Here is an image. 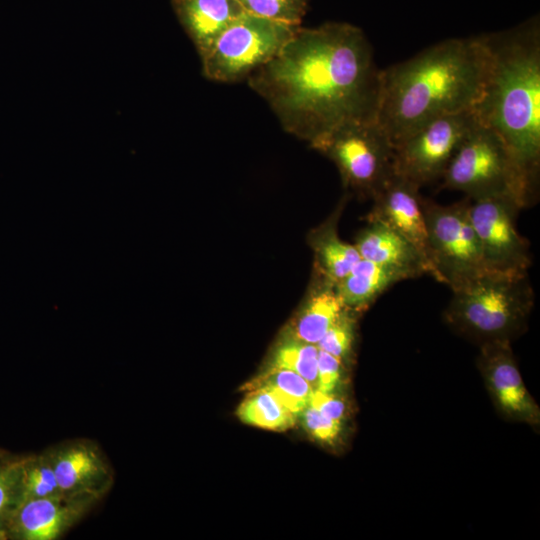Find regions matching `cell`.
<instances>
[{
    "instance_id": "21",
    "label": "cell",
    "mask_w": 540,
    "mask_h": 540,
    "mask_svg": "<svg viewBox=\"0 0 540 540\" xmlns=\"http://www.w3.org/2000/svg\"><path fill=\"white\" fill-rule=\"evenodd\" d=\"M315 249L325 278L336 284L361 259L355 245L342 241L333 226H327L315 239Z\"/></svg>"
},
{
    "instance_id": "4",
    "label": "cell",
    "mask_w": 540,
    "mask_h": 540,
    "mask_svg": "<svg viewBox=\"0 0 540 540\" xmlns=\"http://www.w3.org/2000/svg\"><path fill=\"white\" fill-rule=\"evenodd\" d=\"M443 319L479 346L510 341L527 328L534 292L526 274L486 271L452 290Z\"/></svg>"
},
{
    "instance_id": "28",
    "label": "cell",
    "mask_w": 540,
    "mask_h": 540,
    "mask_svg": "<svg viewBox=\"0 0 540 540\" xmlns=\"http://www.w3.org/2000/svg\"><path fill=\"white\" fill-rule=\"evenodd\" d=\"M341 372L342 361L319 349L316 389L326 393L334 392L340 382Z\"/></svg>"
},
{
    "instance_id": "12",
    "label": "cell",
    "mask_w": 540,
    "mask_h": 540,
    "mask_svg": "<svg viewBox=\"0 0 540 540\" xmlns=\"http://www.w3.org/2000/svg\"><path fill=\"white\" fill-rule=\"evenodd\" d=\"M61 494L99 501L114 483V471L101 448L74 439L47 449Z\"/></svg>"
},
{
    "instance_id": "23",
    "label": "cell",
    "mask_w": 540,
    "mask_h": 540,
    "mask_svg": "<svg viewBox=\"0 0 540 540\" xmlns=\"http://www.w3.org/2000/svg\"><path fill=\"white\" fill-rule=\"evenodd\" d=\"M25 456L0 455V528L24 501L23 463Z\"/></svg>"
},
{
    "instance_id": "7",
    "label": "cell",
    "mask_w": 540,
    "mask_h": 540,
    "mask_svg": "<svg viewBox=\"0 0 540 540\" xmlns=\"http://www.w3.org/2000/svg\"><path fill=\"white\" fill-rule=\"evenodd\" d=\"M433 278L451 290L488 271L470 220V199L450 205L421 200Z\"/></svg>"
},
{
    "instance_id": "25",
    "label": "cell",
    "mask_w": 540,
    "mask_h": 540,
    "mask_svg": "<svg viewBox=\"0 0 540 540\" xmlns=\"http://www.w3.org/2000/svg\"><path fill=\"white\" fill-rule=\"evenodd\" d=\"M238 1L248 13L293 25H301L308 5V0Z\"/></svg>"
},
{
    "instance_id": "9",
    "label": "cell",
    "mask_w": 540,
    "mask_h": 540,
    "mask_svg": "<svg viewBox=\"0 0 540 540\" xmlns=\"http://www.w3.org/2000/svg\"><path fill=\"white\" fill-rule=\"evenodd\" d=\"M472 110L438 117L394 147V174L419 188L442 178L456 150L476 124Z\"/></svg>"
},
{
    "instance_id": "27",
    "label": "cell",
    "mask_w": 540,
    "mask_h": 540,
    "mask_svg": "<svg viewBox=\"0 0 540 540\" xmlns=\"http://www.w3.org/2000/svg\"><path fill=\"white\" fill-rule=\"evenodd\" d=\"M299 417L305 431L320 442L332 443L341 432L342 422L326 417L311 405H308Z\"/></svg>"
},
{
    "instance_id": "2",
    "label": "cell",
    "mask_w": 540,
    "mask_h": 540,
    "mask_svg": "<svg viewBox=\"0 0 540 540\" xmlns=\"http://www.w3.org/2000/svg\"><path fill=\"white\" fill-rule=\"evenodd\" d=\"M488 68L484 35L452 38L381 69L376 121L395 147L430 121L469 111Z\"/></svg>"
},
{
    "instance_id": "6",
    "label": "cell",
    "mask_w": 540,
    "mask_h": 540,
    "mask_svg": "<svg viewBox=\"0 0 540 540\" xmlns=\"http://www.w3.org/2000/svg\"><path fill=\"white\" fill-rule=\"evenodd\" d=\"M338 166L344 181L373 198L395 175L394 146L376 120H353L311 144Z\"/></svg>"
},
{
    "instance_id": "8",
    "label": "cell",
    "mask_w": 540,
    "mask_h": 540,
    "mask_svg": "<svg viewBox=\"0 0 540 540\" xmlns=\"http://www.w3.org/2000/svg\"><path fill=\"white\" fill-rule=\"evenodd\" d=\"M300 26L245 12L201 60L204 76L225 83L247 79L275 57Z\"/></svg>"
},
{
    "instance_id": "13",
    "label": "cell",
    "mask_w": 540,
    "mask_h": 540,
    "mask_svg": "<svg viewBox=\"0 0 540 540\" xmlns=\"http://www.w3.org/2000/svg\"><path fill=\"white\" fill-rule=\"evenodd\" d=\"M98 501L58 495L23 502L5 525L11 540H56L76 525Z\"/></svg>"
},
{
    "instance_id": "30",
    "label": "cell",
    "mask_w": 540,
    "mask_h": 540,
    "mask_svg": "<svg viewBox=\"0 0 540 540\" xmlns=\"http://www.w3.org/2000/svg\"><path fill=\"white\" fill-rule=\"evenodd\" d=\"M8 537H7V534L6 532L0 528V540H7Z\"/></svg>"
},
{
    "instance_id": "1",
    "label": "cell",
    "mask_w": 540,
    "mask_h": 540,
    "mask_svg": "<svg viewBox=\"0 0 540 540\" xmlns=\"http://www.w3.org/2000/svg\"><path fill=\"white\" fill-rule=\"evenodd\" d=\"M283 128L311 144L353 120H376L381 69L363 31L349 23L300 26L247 78Z\"/></svg>"
},
{
    "instance_id": "16",
    "label": "cell",
    "mask_w": 540,
    "mask_h": 540,
    "mask_svg": "<svg viewBox=\"0 0 540 540\" xmlns=\"http://www.w3.org/2000/svg\"><path fill=\"white\" fill-rule=\"evenodd\" d=\"M354 245L362 259L395 269L407 279L431 275L428 264L418 250L381 222L369 221Z\"/></svg>"
},
{
    "instance_id": "24",
    "label": "cell",
    "mask_w": 540,
    "mask_h": 540,
    "mask_svg": "<svg viewBox=\"0 0 540 540\" xmlns=\"http://www.w3.org/2000/svg\"><path fill=\"white\" fill-rule=\"evenodd\" d=\"M24 501L61 495L47 449L27 455L23 463Z\"/></svg>"
},
{
    "instance_id": "11",
    "label": "cell",
    "mask_w": 540,
    "mask_h": 540,
    "mask_svg": "<svg viewBox=\"0 0 540 540\" xmlns=\"http://www.w3.org/2000/svg\"><path fill=\"white\" fill-rule=\"evenodd\" d=\"M477 366L496 409L503 417L539 425V406L525 387L510 341L480 345Z\"/></svg>"
},
{
    "instance_id": "3",
    "label": "cell",
    "mask_w": 540,
    "mask_h": 540,
    "mask_svg": "<svg viewBox=\"0 0 540 540\" xmlns=\"http://www.w3.org/2000/svg\"><path fill=\"white\" fill-rule=\"evenodd\" d=\"M488 68L476 119L505 142L537 192L540 169V30L531 20L485 34Z\"/></svg>"
},
{
    "instance_id": "17",
    "label": "cell",
    "mask_w": 540,
    "mask_h": 540,
    "mask_svg": "<svg viewBox=\"0 0 540 540\" xmlns=\"http://www.w3.org/2000/svg\"><path fill=\"white\" fill-rule=\"evenodd\" d=\"M406 279L395 269L361 258L350 273L335 284V289L344 308L361 312L394 284Z\"/></svg>"
},
{
    "instance_id": "5",
    "label": "cell",
    "mask_w": 540,
    "mask_h": 540,
    "mask_svg": "<svg viewBox=\"0 0 540 540\" xmlns=\"http://www.w3.org/2000/svg\"><path fill=\"white\" fill-rule=\"evenodd\" d=\"M441 179L443 188L460 191L471 200L508 196L526 208L537 197L503 139L478 120Z\"/></svg>"
},
{
    "instance_id": "10",
    "label": "cell",
    "mask_w": 540,
    "mask_h": 540,
    "mask_svg": "<svg viewBox=\"0 0 540 540\" xmlns=\"http://www.w3.org/2000/svg\"><path fill=\"white\" fill-rule=\"evenodd\" d=\"M522 209L515 199L508 196L470 199V220L488 271L528 273L532 261L530 244L516 226Z\"/></svg>"
},
{
    "instance_id": "29",
    "label": "cell",
    "mask_w": 540,
    "mask_h": 540,
    "mask_svg": "<svg viewBox=\"0 0 540 540\" xmlns=\"http://www.w3.org/2000/svg\"><path fill=\"white\" fill-rule=\"evenodd\" d=\"M309 405L330 419L342 422L344 418L346 410L345 403L334 392L326 393L314 389Z\"/></svg>"
},
{
    "instance_id": "14",
    "label": "cell",
    "mask_w": 540,
    "mask_h": 540,
    "mask_svg": "<svg viewBox=\"0 0 540 540\" xmlns=\"http://www.w3.org/2000/svg\"><path fill=\"white\" fill-rule=\"evenodd\" d=\"M419 187L394 175L372 198L369 221L381 222L410 242L430 268L429 243Z\"/></svg>"
},
{
    "instance_id": "18",
    "label": "cell",
    "mask_w": 540,
    "mask_h": 540,
    "mask_svg": "<svg viewBox=\"0 0 540 540\" xmlns=\"http://www.w3.org/2000/svg\"><path fill=\"white\" fill-rule=\"evenodd\" d=\"M343 310L335 284L325 279L322 287L310 296L298 316L291 338L317 345Z\"/></svg>"
},
{
    "instance_id": "26",
    "label": "cell",
    "mask_w": 540,
    "mask_h": 540,
    "mask_svg": "<svg viewBox=\"0 0 540 540\" xmlns=\"http://www.w3.org/2000/svg\"><path fill=\"white\" fill-rule=\"evenodd\" d=\"M354 335L355 321L352 311L344 308L335 323L317 343V346L320 350L343 361L352 351Z\"/></svg>"
},
{
    "instance_id": "22",
    "label": "cell",
    "mask_w": 540,
    "mask_h": 540,
    "mask_svg": "<svg viewBox=\"0 0 540 540\" xmlns=\"http://www.w3.org/2000/svg\"><path fill=\"white\" fill-rule=\"evenodd\" d=\"M318 353L317 345L290 338L276 348L270 368L291 370L316 389Z\"/></svg>"
},
{
    "instance_id": "20",
    "label": "cell",
    "mask_w": 540,
    "mask_h": 540,
    "mask_svg": "<svg viewBox=\"0 0 540 540\" xmlns=\"http://www.w3.org/2000/svg\"><path fill=\"white\" fill-rule=\"evenodd\" d=\"M237 417L243 423L273 431L292 427L297 418L263 389H253L238 406Z\"/></svg>"
},
{
    "instance_id": "15",
    "label": "cell",
    "mask_w": 540,
    "mask_h": 540,
    "mask_svg": "<svg viewBox=\"0 0 540 540\" xmlns=\"http://www.w3.org/2000/svg\"><path fill=\"white\" fill-rule=\"evenodd\" d=\"M171 3L201 60L225 30L246 12L238 0H172Z\"/></svg>"
},
{
    "instance_id": "19",
    "label": "cell",
    "mask_w": 540,
    "mask_h": 540,
    "mask_svg": "<svg viewBox=\"0 0 540 540\" xmlns=\"http://www.w3.org/2000/svg\"><path fill=\"white\" fill-rule=\"evenodd\" d=\"M252 387L269 392L297 418L309 405L314 390L299 374L280 368H269Z\"/></svg>"
},
{
    "instance_id": "31",
    "label": "cell",
    "mask_w": 540,
    "mask_h": 540,
    "mask_svg": "<svg viewBox=\"0 0 540 540\" xmlns=\"http://www.w3.org/2000/svg\"><path fill=\"white\" fill-rule=\"evenodd\" d=\"M5 453H7V451L4 450V449H2V448H0V455H3V454H5Z\"/></svg>"
}]
</instances>
